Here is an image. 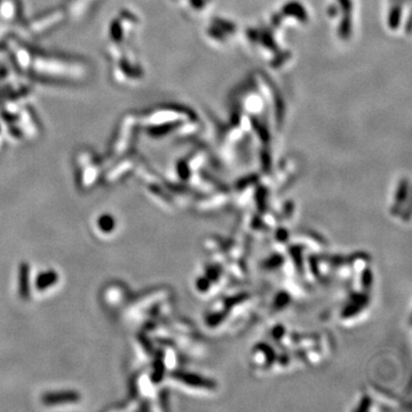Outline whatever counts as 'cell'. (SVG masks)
I'll return each mask as SVG.
<instances>
[{
    "label": "cell",
    "instance_id": "6da1fadb",
    "mask_svg": "<svg viewBox=\"0 0 412 412\" xmlns=\"http://www.w3.org/2000/svg\"><path fill=\"white\" fill-rule=\"evenodd\" d=\"M80 398L79 394L77 391L67 390V391H59V393H50L47 394L43 397V401L45 404H62V403H70V402H76Z\"/></svg>",
    "mask_w": 412,
    "mask_h": 412
},
{
    "label": "cell",
    "instance_id": "7a4b0ae2",
    "mask_svg": "<svg viewBox=\"0 0 412 412\" xmlns=\"http://www.w3.org/2000/svg\"><path fill=\"white\" fill-rule=\"evenodd\" d=\"M57 280H59V275H57L56 271H54V270L44 271L39 275L38 277H37L36 288L38 289V290L43 291V290H45V289H48L49 287L54 285V283H56Z\"/></svg>",
    "mask_w": 412,
    "mask_h": 412
},
{
    "label": "cell",
    "instance_id": "3957f363",
    "mask_svg": "<svg viewBox=\"0 0 412 412\" xmlns=\"http://www.w3.org/2000/svg\"><path fill=\"white\" fill-rule=\"evenodd\" d=\"M29 266L23 264L20 269V294L22 298L29 295Z\"/></svg>",
    "mask_w": 412,
    "mask_h": 412
},
{
    "label": "cell",
    "instance_id": "277c9868",
    "mask_svg": "<svg viewBox=\"0 0 412 412\" xmlns=\"http://www.w3.org/2000/svg\"><path fill=\"white\" fill-rule=\"evenodd\" d=\"M97 224H98V228H100V230L104 231V233H110V231L114 230L116 222H115V219L111 216H109V214H104V216L98 218Z\"/></svg>",
    "mask_w": 412,
    "mask_h": 412
}]
</instances>
